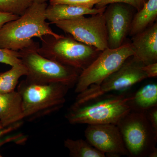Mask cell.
I'll list each match as a JSON object with an SVG mask.
<instances>
[{"mask_svg": "<svg viewBox=\"0 0 157 157\" xmlns=\"http://www.w3.org/2000/svg\"><path fill=\"white\" fill-rule=\"evenodd\" d=\"M147 0H101L96 5L95 8L101 9L104 8L109 4L114 3H121L132 6L137 11H139L143 7Z\"/></svg>", "mask_w": 157, "mask_h": 157, "instance_id": "21", "label": "cell"}, {"mask_svg": "<svg viewBox=\"0 0 157 157\" xmlns=\"http://www.w3.org/2000/svg\"><path fill=\"white\" fill-rule=\"evenodd\" d=\"M34 2V0H0V11L20 16Z\"/></svg>", "mask_w": 157, "mask_h": 157, "instance_id": "19", "label": "cell"}, {"mask_svg": "<svg viewBox=\"0 0 157 157\" xmlns=\"http://www.w3.org/2000/svg\"><path fill=\"white\" fill-rule=\"evenodd\" d=\"M46 2H35L17 19L6 23L0 28V48L19 51L35 42L33 38L40 39L46 35L59 38L50 23L46 22Z\"/></svg>", "mask_w": 157, "mask_h": 157, "instance_id": "1", "label": "cell"}, {"mask_svg": "<svg viewBox=\"0 0 157 157\" xmlns=\"http://www.w3.org/2000/svg\"><path fill=\"white\" fill-rule=\"evenodd\" d=\"M6 133V129L4 128V127H3L2 125V124L0 122V137L2 136L4 134Z\"/></svg>", "mask_w": 157, "mask_h": 157, "instance_id": "26", "label": "cell"}, {"mask_svg": "<svg viewBox=\"0 0 157 157\" xmlns=\"http://www.w3.org/2000/svg\"><path fill=\"white\" fill-rule=\"evenodd\" d=\"M27 70L22 63L11 67L10 70L0 73V94L15 90L21 77L26 76Z\"/></svg>", "mask_w": 157, "mask_h": 157, "instance_id": "18", "label": "cell"}, {"mask_svg": "<svg viewBox=\"0 0 157 157\" xmlns=\"http://www.w3.org/2000/svg\"><path fill=\"white\" fill-rule=\"evenodd\" d=\"M0 157H2V156L1 155V154H0Z\"/></svg>", "mask_w": 157, "mask_h": 157, "instance_id": "28", "label": "cell"}, {"mask_svg": "<svg viewBox=\"0 0 157 157\" xmlns=\"http://www.w3.org/2000/svg\"><path fill=\"white\" fill-rule=\"evenodd\" d=\"M133 56L144 65L157 63V23L132 36Z\"/></svg>", "mask_w": 157, "mask_h": 157, "instance_id": "12", "label": "cell"}, {"mask_svg": "<svg viewBox=\"0 0 157 157\" xmlns=\"http://www.w3.org/2000/svg\"><path fill=\"white\" fill-rule=\"evenodd\" d=\"M135 10L132 6L124 3H111L106 6L104 14L108 48H119L124 44L130 32Z\"/></svg>", "mask_w": 157, "mask_h": 157, "instance_id": "11", "label": "cell"}, {"mask_svg": "<svg viewBox=\"0 0 157 157\" xmlns=\"http://www.w3.org/2000/svg\"><path fill=\"white\" fill-rule=\"evenodd\" d=\"M104 12L80 16L53 23L57 27L75 39L103 51L108 48V38Z\"/></svg>", "mask_w": 157, "mask_h": 157, "instance_id": "9", "label": "cell"}, {"mask_svg": "<svg viewBox=\"0 0 157 157\" xmlns=\"http://www.w3.org/2000/svg\"><path fill=\"white\" fill-rule=\"evenodd\" d=\"M0 63L11 67L21 63L19 51L0 48Z\"/></svg>", "mask_w": 157, "mask_h": 157, "instance_id": "20", "label": "cell"}, {"mask_svg": "<svg viewBox=\"0 0 157 157\" xmlns=\"http://www.w3.org/2000/svg\"><path fill=\"white\" fill-rule=\"evenodd\" d=\"M157 17V0H147L142 8L134 14L129 35L135 36L152 25Z\"/></svg>", "mask_w": 157, "mask_h": 157, "instance_id": "15", "label": "cell"}, {"mask_svg": "<svg viewBox=\"0 0 157 157\" xmlns=\"http://www.w3.org/2000/svg\"><path fill=\"white\" fill-rule=\"evenodd\" d=\"M64 145L68 149L71 157H106L105 154L94 147L86 140L67 138L64 141Z\"/></svg>", "mask_w": 157, "mask_h": 157, "instance_id": "17", "label": "cell"}, {"mask_svg": "<svg viewBox=\"0 0 157 157\" xmlns=\"http://www.w3.org/2000/svg\"><path fill=\"white\" fill-rule=\"evenodd\" d=\"M106 7L101 9H93L67 4L49 5L45 11L46 20L52 24L60 21L67 20L84 16L87 14H98L104 12Z\"/></svg>", "mask_w": 157, "mask_h": 157, "instance_id": "14", "label": "cell"}, {"mask_svg": "<svg viewBox=\"0 0 157 157\" xmlns=\"http://www.w3.org/2000/svg\"><path fill=\"white\" fill-rule=\"evenodd\" d=\"M132 95H109L77 107L71 106L66 118L71 124H117L131 111L128 103Z\"/></svg>", "mask_w": 157, "mask_h": 157, "instance_id": "5", "label": "cell"}, {"mask_svg": "<svg viewBox=\"0 0 157 157\" xmlns=\"http://www.w3.org/2000/svg\"><path fill=\"white\" fill-rule=\"evenodd\" d=\"M39 39L41 44L37 50L41 55L81 71L87 68L102 52L77 41L69 34L62 35L59 38L48 35Z\"/></svg>", "mask_w": 157, "mask_h": 157, "instance_id": "4", "label": "cell"}, {"mask_svg": "<svg viewBox=\"0 0 157 157\" xmlns=\"http://www.w3.org/2000/svg\"><path fill=\"white\" fill-rule=\"evenodd\" d=\"M117 125L129 157H149L157 148V133L144 112L131 111Z\"/></svg>", "mask_w": 157, "mask_h": 157, "instance_id": "6", "label": "cell"}, {"mask_svg": "<svg viewBox=\"0 0 157 157\" xmlns=\"http://www.w3.org/2000/svg\"><path fill=\"white\" fill-rule=\"evenodd\" d=\"M144 113L152 128L157 133V106L147 109Z\"/></svg>", "mask_w": 157, "mask_h": 157, "instance_id": "23", "label": "cell"}, {"mask_svg": "<svg viewBox=\"0 0 157 157\" xmlns=\"http://www.w3.org/2000/svg\"><path fill=\"white\" fill-rule=\"evenodd\" d=\"M86 140L106 156H129L117 125L107 124L88 125L85 131Z\"/></svg>", "mask_w": 157, "mask_h": 157, "instance_id": "10", "label": "cell"}, {"mask_svg": "<svg viewBox=\"0 0 157 157\" xmlns=\"http://www.w3.org/2000/svg\"><path fill=\"white\" fill-rule=\"evenodd\" d=\"M132 111L144 112L157 106V85L150 83L144 86L132 94L129 101Z\"/></svg>", "mask_w": 157, "mask_h": 157, "instance_id": "16", "label": "cell"}, {"mask_svg": "<svg viewBox=\"0 0 157 157\" xmlns=\"http://www.w3.org/2000/svg\"><path fill=\"white\" fill-rule=\"evenodd\" d=\"M24 120L22 99L17 91L0 94V122L4 128L16 126Z\"/></svg>", "mask_w": 157, "mask_h": 157, "instance_id": "13", "label": "cell"}, {"mask_svg": "<svg viewBox=\"0 0 157 157\" xmlns=\"http://www.w3.org/2000/svg\"><path fill=\"white\" fill-rule=\"evenodd\" d=\"M144 65L135 57H130L101 84L91 86L78 94L72 106H80L101 98L107 93L128 88L146 79L147 77L142 69Z\"/></svg>", "mask_w": 157, "mask_h": 157, "instance_id": "7", "label": "cell"}, {"mask_svg": "<svg viewBox=\"0 0 157 157\" xmlns=\"http://www.w3.org/2000/svg\"><path fill=\"white\" fill-rule=\"evenodd\" d=\"M70 88L59 83L39 84L25 79L17 86L22 99L24 120L33 121L58 111L63 107Z\"/></svg>", "mask_w": 157, "mask_h": 157, "instance_id": "2", "label": "cell"}, {"mask_svg": "<svg viewBox=\"0 0 157 157\" xmlns=\"http://www.w3.org/2000/svg\"><path fill=\"white\" fill-rule=\"evenodd\" d=\"M142 69L146 74L147 78L157 77V63L144 65Z\"/></svg>", "mask_w": 157, "mask_h": 157, "instance_id": "24", "label": "cell"}, {"mask_svg": "<svg viewBox=\"0 0 157 157\" xmlns=\"http://www.w3.org/2000/svg\"><path fill=\"white\" fill-rule=\"evenodd\" d=\"M134 55L131 43H124L119 48H107L101 52L87 68L81 71L75 85V92L79 94L91 86L99 85Z\"/></svg>", "mask_w": 157, "mask_h": 157, "instance_id": "8", "label": "cell"}, {"mask_svg": "<svg viewBox=\"0 0 157 157\" xmlns=\"http://www.w3.org/2000/svg\"><path fill=\"white\" fill-rule=\"evenodd\" d=\"M38 42L19 51L20 59L27 70L26 81L39 84L59 83L70 88L75 86L81 71L44 57L39 53Z\"/></svg>", "mask_w": 157, "mask_h": 157, "instance_id": "3", "label": "cell"}, {"mask_svg": "<svg viewBox=\"0 0 157 157\" xmlns=\"http://www.w3.org/2000/svg\"><path fill=\"white\" fill-rule=\"evenodd\" d=\"M48 1V0H34L35 2L39 3L46 2H47Z\"/></svg>", "mask_w": 157, "mask_h": 157, "instance_id": "27", "label": "cell"}, {"mask_svg": "<svg viewBox=\"0 0 157 157\" xmlns=\"http://www.w3.org/2000/svg\"><path fill=\"white\" fill-rule=\"evenodd\" d=\"M19 17L18 15L0 11V28L6 23L17 19Z\"/></svg>", "mask_w": 157, "mask_h": 157, "instance_id": "25", "label": "cell"}, {"mask_svg": "<svg viewBox=\"0 0 157 157\" xmlns=\"http://www.w3.org/2000/svg\"><path fill=\"white\" fill-rule=\"evenodd\" d=\"M49 5L67 4L93 9L101 0H49Z\"/></svg>", "mask_w": 157, "mask_h": 157, "instance_id": "22", "label": "cell"}]
</instances>
